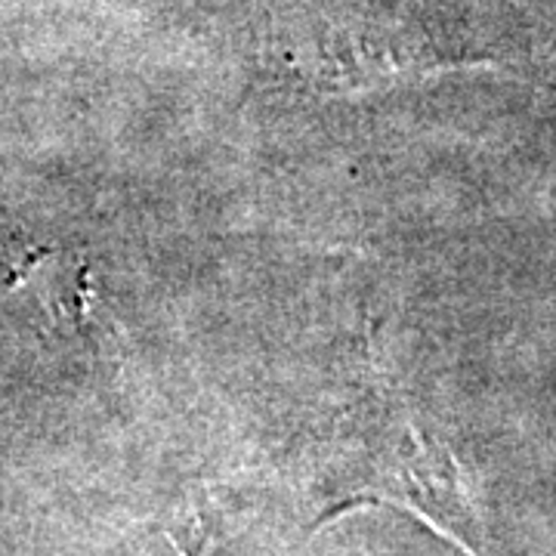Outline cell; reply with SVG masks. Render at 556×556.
Here are the masks:
<instances>
[{"label": "cell", "mask_w": 556, "mask_h": 556, "mask_svg": "<svg viewBox=\"0 0 556 556\" xmlns=\"http://www.w3.org/2000/svg\"><path fill=\"white\" fill-rule=\"evenodd\" d=\"M214 551H217V541H207V544H204V551H201V556H214Z\"/></svg>", "instance_id": "6da1fadb"}]
</instances>
